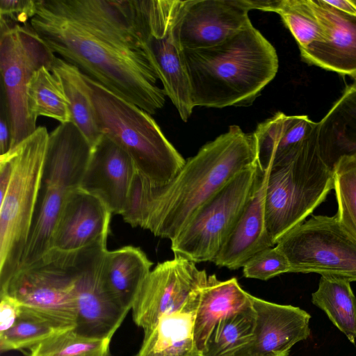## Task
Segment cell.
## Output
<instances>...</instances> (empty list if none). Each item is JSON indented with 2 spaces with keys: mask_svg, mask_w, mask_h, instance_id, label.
Segmentation results:
<instances>
[{
  "mask_svg": "<svg viewBox=\"0 0 356 356\" xmlns=\"http://www.w3.org/2000/svg\"><path fill=\"white\" fill-rule=\"evenodd\" d=\"M153 263L140 248L127 245L107 250L103 262L102 279L113 299L129 312Z\"/></svg>",
  "mask_w": 356,
  "mask_h": 356,
  "instance_id": "cell-23",
  "label": "cell"
},
{
  "mask_svg": "<svg viewBox=\"0 0 356 356\" xmlns=\"http://www.w3.org/2000/svg\"><path fill=\"white\" fill-rule=\"evenodd\" d=\"M355 156H356V155H355Z\"/></svg>",
  "mask_w": 356,
  "mask_h": 356,
  "instance_id": "cell-42",
  "label": "cell"
},
{
  "mask_svg": "<svg viewBox=\"0 0 356 356\" xmlns=\"http://www.w3.org/2000/svg\"><path fill=\"white\" fill-rule=\"evenodd\" d=\"M268 170L246 206L235 227L213 263L230 270L243 268L254 254L274 247L269 237L265 211V195Z\"/></svg>",
  "mask_w": 356,
  "mask_h": 356,
  "instance_id": "cell-21",
  "label": "cell"
},
{
  "mask_svg": "<svg viewBox=\"0 0 356 356\" xmlns=\"http://www.w3.org/2000/svg\"><path fill=\"white\" fill-rule=\"evenodd\" d=\"M353 1V3L356 6V0H355V1Z\"/></svg>",
  "mask_w": 356,
  "mask_h": 356,
  "instance_id": "cell-41",
  "label": "cell"
},
{
  "mask_svg": "<svg viewBox=\"0 0 356 356\" xmlns=\"http://www.w3.org/2000/svg\"><path fill=\"white\" fill-rule=\"evenodd\" d=\"M321 151L332 165L343 155H356V85L348 86L318 122Z\"/></svg>",
  "mask_w": 356,
  "mask_h": 356,
  "instance_id": "cell-25",
  "label": "cell"
},
{
  "mask_svg": "<svg viewBox=\"0 0 356 356\" xmlns=\"http://www.w3.org/2000/svg\"><path fill=\"white\" fill-rule=\"evenodd\" d=\"M193 106H249L275 78V47L248 24L215 46L182 49Z\"/></svg>",
  "mask_w": 356,
  "mask_h": 356,
  "instance_id": "cell-3",
  "label": "cell"
},
{
  "mask_svg": "<svg viewBox=\"0 0 356 356\" xmlns=\"http://www.w3.org/2000/svg\"><path fill=\"white\" fill-rule=\"evenodd\" d=\"M250 298L256 314L253 337L230 356H288L292 346L309 337L311 316L306 311Z\"/></svg>",
  "mask_w": 356,
  "mask_h": 356,
  "instance_id": "cell-16",
  "label": "cell"
},
{
  "mask_svg": "<svg viewBox=\"0 0 356 356\" xmlns=\"http://www.w3.org/2000/svg\"><path fill=\"white\" fill-rule=\"evenodd\" d=\"M0 24L1 89L10 120L11 149L37 129L28 108L27 86L37 70L42 66L51 70L56 56L30 23L22 25L0 18Z\"/></svg>",
  "mask_w": 356,
  "mask_h": 356,
  "instance_id": "cell-9",
  "label": "cell"
},
{
  "mask_svg": "<svg viewBox=\"0 0 356 356\" xmlns=\"http://www.w3.org/2000/svg\"><path fill=\"white\" fill-rule=\"evenodd\" d=\"M264 175L257 163L237 174L170 241L174 255L182 256L195 264L213 262L259 186Z\"/></svg>",
  "mask_w": 356,
  "mask_h": 356,
  "instance_id": "cell-8",
  "label": "cell"
},
{
  "mask_svg": "<svg viewBox=\"0 0 356 356\" xmlns=\"http://www.w3.org/2000/svg\"><path fill=\"white\" fill-rule=\"evenodd\" d=\"M333 188V165L321 151L318 134L284 163L268 170L265 211L273 245L306 220Z\"/></svg>",
  "mask_w": 356,
  "mask_h": 356,
  "instance_id": "cell-5",
  "label": "cell"
},
{
  "mask_svg": "<svg viewBox=\"0 0 356 356\" xmlns=\"http://www.w3.org/2000/svg\"><path fill=\"white\" fill-rule=\"evenodd\" d=\"M256 314L252 305L222 318L211 332L202 356H230L253 337Z\"/></svg>",
  "mask_w": 356,
  "mask_h": 356,
  "instance_id": "cell-30",
  "label": "cell"
},
{
  "mask_svg": "<svg viewBox=\"0 0 356 356\" xmlns=\"http://www.w3.org/2000/svg\"><path fill=\"white\" fill-rule=\"evenodd\" d=\"M256 163L252 134L232 125L188 159L168 184L152 185L137 172L121 216L132 227L171 241L207 201Z\"/></svg>",
  "mask_w": 356,
  "mask_h": 356,
  "instance_id": "cell-2",
  "label": "cell"
},
{
  "mask_svg": "<svg viewBox=\"0 0 356 356\" xmlns=\"http://www.w3.org/2000/svg\"><path fill=\"white\" fill-rule=\"evenodd\" d=\"M74 327V323L56 315L22 305L15 324L0 334V350L31 349L49 337Z\"/></svg>",
  "mask_w": 356,
  "mask_h": 356,
  "instance_id": "cell-27",
  "label": "cell"
},
{
  "mask_svg": "<svg viewBox=\"0 0 356 356\" xmlns=\"http://www.w3.org/2000/svg\"><path fill=\"white\" fill-rule=\"evenodd\" d=\"M111 216L98 197L80 187L74 190L60 213L51 250L72 252L107 239Z\"/></svg>",
  "mask_w": 356,
  "mask_h": 356,
  "instance_id": "cell-19",
  "label": "cell"
},
{
  "mask_svg": "<svg viewBox=\"0 0 356 356\" xmlns=\"http://www.w3.org/2000/svg\"><path fill=\"white\" fill-rule=\"evenodd\" d=\"M285 273H290L289 262L275 245L257 253L243 266L245 277L264 281Z\"/></svg>",
  "mask_w": 356,
  "mask_h": 356,
  "instance_id": "cell-34",
  "label": "cell"
},
{
  "mask_svg": "<svg viewBox=\"0 0 356 356\" xmlns=\"http://www.w3.org/2000/svg\"><path fill=\"white\" fill-rule=\"evenodd\" d=\"M111 341L85 337L72 329L36 345L30 349L29 356H107Z\"/></svg>",
  "mask_w": 356,
  "mask_h": 356,
  "instance_id": "cell-32",
  "label": "cell"
},
{
  "mask_svg": "<svg viewBox=\"0 0 356 356\" xmlns=\"http://www.w3.org/2000/svg\"><path fill=\"white\" fill-rule=\"evenodd\" d=\"M312 302L327 314L350 342L356 341V298L349 281L321 276Z\"/></svg>",
  "mask_w": 356,
  "mask_h": 356,
  "instance_id": "cell-28",
  "label": "cell"
},
{
  "mask_svg": "<svg viewBox=\"0 0 356 356\" xmlns=\"http://www.w3.org/2000/svg\"><path fill=\"white\" fill-rule=\"evenodd\" d=\"M37 0H0V18L27 24L36 13Z\"/></svg>",
  "mask_w": 356,
  "mask_h": 356,
  "instance_id": "cell-35",
  "label": "cell"
},
{
  "mask_svg": "<svg viewBox=\"0 0 356 356\" xmlns=\"http://www.w3.org/2000/svg\"><path fill=\"white\" fill-rule=\"evenodd\" d=\"M198 303L162 316L144 331L136 356H202L194 337V322Z\"/></svg>",
  "mask_w": 356,
  "mask_h": 356,
  "instance_id": "cell-24",
  "label": "cell"
},
{
  "mask_svg": "<svg viewBox=\"0 0 356 356\" xmlns=\"http://www.w3.org/2000/svg\"><path fill=\"white\" fill-rule=\"evenodd\" d=\"M353 84L356 85V78H355V79H354V82H353Z\"/></svg>",
  "mask_w": 356,
  "mask_h": 356,
  "instance_id": "cell-39",
  "label": "cell"
},
{
  "mask_svg": "<svg viewBox=\"0 0 356 356\" xmlns=\"http://www.w3.org/2000/svg\"><path fill=\"white\" fill-rule=\"evenodd\" d=\"M184 1L134 0V10L148 54L166 96L184 122L194 106L177 24Z\"/></svg>",
  "mask_w": 356,
  "mask_h": 356,
  "instance_id": "cell-11",
  "label": "cell"
},
{
  "mask_svg": "<svg viewBox=\"0 0 356 356\" xmlns=\"http://www.w3.org/2000/svg\"><path fill=\"white\" fill-rule=\"evenodd\" d=\"M12 131L7 103L1 89L0 113V151L1 155L8 152L11 148Z\"/></svg>",
  "mask_w": 356,
  "mask_h": 356,
  "instance_id": "cell-37",
  "label": "cell"
},
{
  "mask_svg": "<svg viewBox=\"0 0 356 356\" xmlns=\"http://www.w3.org/2000/svg\"><path fill=\"white\" fill-rule=\"evenodd\" d=\"M263 11L276 13L280 16L300 50L324 39L323 29L311 0H268Z\"/></svg>",
  "mask_w": 356,
  "mask_h": 356,
  "instance_id": "cell-31",
  "label": "cell"
},
{
  "mask_svg": "<svg viewBox=\"0 0 356 356\" xmlns=\"http://www.w3.org/2000/svg\"><path fill=\"white\" fill-rule=\"evenodd\" d=\"M30 24L55 56L115 95L150 115L164 106L134 0H37Z\"/></svg>",
  "mask_w": 356,
  "mask_h": 356,
  "instance_id": "cell-1",
  "label": "cell"
},
{
  "mask_svg": "<svg viewBox=\"0 0 356 356\" xmlns=\"http://www.w3.org/2000/svg\"><path fill=\"white\" fill-rule=\"evenodd\" d=\"M0 334L9 330L16 322L22 305L8 296H0Z\"/></svg>",
  "mask_w": 356,
  "mask_h": 356,
  "instance_id": "cell-36",
  "label": "cell"
},
{
  "mask_svg": "<svg viewBox=\"0 0 356 356\" xmlns=\"http://www.w3.org/2000/svg\"><path fill=\"white\" fill-rule=\"evenodd\" d=\"M51 71L60 82L70 104L72 122L93 148L102 136L86 75L74 65L55 56Z\"/></svg>",
  "mask_w": 356,
  "mask_h": 356,
  "instance_id": "cell-26",
  "label": "cell"
},
{
  "mask_svg": "<svg viewBox=\"0 0 356 356\" xmlns=\"http://www.w3.org/2000/svg\"><path fill=\"white\" fill-rule=\"evenodd\" d=\"M28 108L32 119L53 118L60 123L72 120L69 102L51 70L42 66L32 75L26 89Z\"/></svg>",
  "mask_w": 356,
  "mask_h": 356,
  "instance_id": "cell-29",
  "label": "cell"
},
{
  "mask_svg": "<svg viewBox=\"0 0 356 356\" xmlns=\"http://www.w3.org/2000/svg\"><path fill=\"white\" fill-rule=\"evenodd\" d=\"M275 246L286 257L290 273H316L356 282V238L337 215L312 216Z\"/></svg>",
  "mask_w": 356,
  "mask_h": 356,
  "instance_id": "cell-10",
  "label": "cell"
},
{
  "mask_svg": "<svg viewBox=\"0 0 356 356\" xmlns=\"http://www.w3.org/2000/svg\"><path fill=\"white\" fill-rule=\"evenodd\" d=\"M49 134L40 126L8 152L13 167L0 197V287L19 270L38 201Z\"/></svg>",
  "mask_w": 356,
  "mask_h": 356,
  "instance_id": "cell-7",
  "label": "cell"
},
{
  "mask_svg": "<svg viewBox=\"0 0 356 356\" xmlns=\"http://www.w3.org/2000/svg\"><path fill=\"white\" fill-rule=\"evenodd\" d=\"M311 2L325 37L300 50L302 58L309 64L355 79L356 16L332 8L325 0Z\"/></svg>",
  "mask_w": 356,
  "mask_h": 356,
  "instance_id": "cell-18",
  "label": "cell"
},
{
  "mask_svg": "<svg viewBox=\"0 0 356 356\" xmlns=\"http://www.w3.org/2000/svg\"><path fill=\"white\" fill-rule=\"evenodd\" d=\"M208 275L179 255L159 263L144 281L132 307L135 323L144 331L164 315L197 304Z\"/></svg>",
  "mask_w": 356,
  "mask_h": 356,
  "instance_id": "cell-13",
  "label": "cell"
},
{
  "mask_svg": "<svg viewBox=\"0 0 356 356\" xmlns=\"http://www.w3.org/2000/svg\"><path fill=\"white\" fill-rule=\"evenodd\" d=\"M92 147L71 122L49 136L38 201L19 269L40 259L51 248L54 229L66 199L79 188Z\"/></svg>",
  "mask_w": 356,
  "mask_h": 356,
  "instance_id": "cell-6",
  "label": "cell"
},
{
  "mask_svg": "<svg viewBox=\"0 0 356 356\" xmlns=\"http://www.w3.org/2000/svg\"><path fill=\"white\" fill-rule=\"evenodd\" d=\"M251 294L244 291L236 277L220 280L208 276L201 291L194 322V337L202 355L216 325L227 315L252 305Z\"/></svg>",
  "mask_w": 356,
  "mask_h": 356,
  "instance_id": "cell-22",
  "label": "cell"
},
{
  "mask_svg": "<svg viewBox=\"0 0 356 356\" xmlns=\"http://www.w3.org/2000/svg\"><path fill=\"white\" fill-rule=\"evenodd\" d=\"M265 0H186L177 24L182 49H198L222 42L251 24L250 10L263 8Z\"/></svg>",
  "mask_w": 356,
  "mask_h": 356,
  "instance_id": "cell-15",
  "label": "cell"
},
{
  "mask_svg": "<svg viewBox=\"0 0 356 356\" xmlns=\"http://www.w3.org/2000/svg\"><path fill=\"white\" fill-rule=\"evenodd\" d=\"M337 216L356 238V156L343 155L334 163Z\"/></svg>",
  "mask_w": 356,
  "mask_h": 356,
  "instance_id": "cell-33",
  "label": "cell"
},
{
  "mask_svg": "<svg viewBox=\"0 0 356 356\" xmlns=\"http://www.w3.org/2000/svg\"><path fill=\"white\" fill-rule=\"evenodd\" d=\"M325 1L332 8L346 14L356 16V6L352 1L332 0Z\"/></svg>",
  "mask_w": 356,
  "mask_h": 356,
  "instance_id": "cell-38",
  "label": "cell"
},
{
  "mask_svg": "<svg viewBox=\"0 0 356 356\" xmlns=\"http://www.w3.org/2000/svg\"><path fill=\"white\" fill-rule=\"evenodd\" d=\"M317 134L318 122L308 116L277 112L252 134L259 168L265 172L282 164Z\"/></svg>",
  "mask_w": 356,
  "mask_h": 356,
  "instance_id": "cell-20",
  "label": "cell"
},
{
  "mask_svg": "<svg viewBox=\"0 0 356 356\" xmlns=\"http://www.w3.org/2000/svg\"><path fill=\"white\" fill-rule=\"evenodd\" d=\"M106 241L66 252L74 280V331L88 337L111 339L129 312L113 299L103 282Z\"/></svg>",
  "mask_w": 356,
  "mask_h": 356,
  "instance_id": "cell-12",
  "label": "cell"
},
{
  "mask_svg": "<svg viewBox=\"0 0 356 356\" xmlns=\"http://www.w3.org/2000/svg\"><path fill=\"white\" fill-rule=\"evenodd\" d=\"M135 164L120 145L102 135L92 148L80 188L96 196L112 214L124 211L137 175Z\"/></svg>",
  "mask_w": 356,
  "mask_h": 356,
  "instance_id": "cell-17",
  "label": "cell"
},
{
  "mask_svg": "<svg viewBox=\"0 0 356 356\" xmlns=\"http://www.w3.org/2000/svg\"><path fill=\"white\" fill-rule=\"evenodd\" d=\"M99 129L132 159L138 174L154 186L170 181L186 160L151 115L86 76Z\"/></svg>",
  "mask_w": 356,
  "mask_h": 356,
  "instance_id": "cell-4",
  "label": "cell"
},
{
  "mask_svg": "<svg viewBox=\"0 0 356 356\" xmlns=\"http://www.w3.org/2000/svg\"><path fill=\"white\" fill-rule=\"evenodd\" d=\"M0 296L76 324L74 280L66 252L50 250L35 263L19 269L0 287Z\"/></svg>",
  "mask_w": 356,
  "mask_h": 356,
  "instance_id": "cell-14",
  "label": "cell"
},
{
  "mask_svg": "<svg viewBox=\"0 0 356 356\" xmlns=\"http://www.w3.org/2000/svg\"><path fill=\"white\" fill-rule=\"evenodd\" d=\"M107 356H113V355H112L111 353L109 352L108 354L107 355Z\"/></svg>",
  "mask_w": 356,
  "mask_h": 356,
  "instance_id": "cell-40",
  "label": "cell"
}]
</instances>
